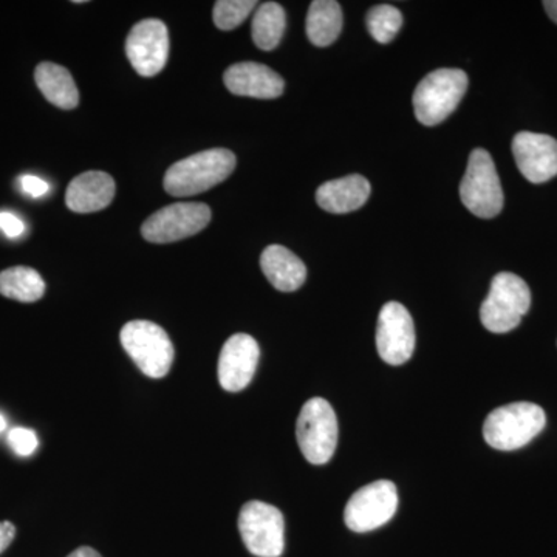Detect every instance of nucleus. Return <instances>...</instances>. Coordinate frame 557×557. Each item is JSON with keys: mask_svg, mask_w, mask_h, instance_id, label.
Segmentation results:
<instances>
[{"mask_svg": "<svg viewBox=\"0 0 557 557\" xmlns=\"http://www.w3.org/2000/svg\"><path fill=\"white\" fill-rule=\"evenodd\" d=\"M545 11H547L548 16L552 17L553 22L557 24V0H547L544 2Z\"/></svg>", "mask_w": 557, "mask_h": 557, "instance_id": "c756f323", "label": "nucleus"}, {"mask_svg": "<svg viewBox=\"0 0 557 557\" xmlns=\"http://www.w3.org/2000/svg\"><path fill=\"white\" fill-rule=\"evenodd\" d=\"M296 438L311 465L329 463L338 446V418L327 399L311 398L300 410Z\"/></svg>", "mask_w": 557, "mask_h": 557, "instance_id": "423d86ee", "label": "nucleus"}, {"mask_svg": "<svg viewBox=\"0 0 557 557\" xmlns=\"http://www.w3.org/2000/svg\"><path fill=\"white\" fill-rule=\"evenodd\" d=\"M0 231L5 234L9 239H20L25 233L24 220L14 215L13 212H0Z\"/></svg>", "mask_w": 557, "mask_h": 557, "instance_id": "a878e982", "label": "nucleus"}, {"mask_svg": "<svg viewBox=\"0 0 557 557\" xmlns=\"http://www.w3.org/2000/svg\"><path fill=\"white\" fill-rule=\"evenodd\" d=\"M460 199L472 214L493 219L504 208V189L493 157L485 149H474L469 156L467 174L461 180Z\"/></svg>", "mask_w": 557, "mask_h": 557, "instance_id": "0eeeda50", "label": "nucleus"}, {"mask_svg": "<svg viewBox=\"0 0 557 557\" xmlns=\"http://www.w3.org/2000/svg\"><path fill=\"white\" fill-rule=\"evenodd\" d=\"M121 346L146 376L164 379L174 362L170 335L150 321H131L121 329Z\"/></svg>", "mask_w": 557, "mask_h": 557, "instance_id": "39448f33", "label": "nucleus"}, {"mask_svg": "<svg viewBox=\"0 0 557 557\" xmlns=\"http://www.w3.org/2000/svg\"><path fill=\"white\" fill-rule=\"evenodd\" d=\"M239 531L245 547L258 557H281L285 549V520L282 512L265 502L245 504L239 515Z\"/></svg>", "mask_w": 557, "mask_h": 557, "instance_id": "6e6552de", "label": "nucleus"}, {"mask_svg": "<svg viewBox=\"0 0 557 557\" xmlns=\"http://www.w3.org/2000/svg\"><path fill=\"white\" fill-rule=\"evenodd\" d=\"M127 60L138 75H159L170 57V33L160 20L139 21L126 40Z\"/></svg>", "mask_w": 557, "mask_h": 557, "instance_id": "f8f14e48", "label": "nucleus"}, {"mask_svg": "<svg viewBox=\"0 0 557 557\" xmlns=\"http://www.w3.org/2000/svg\"><path fill=\"white\" fill-rule=\"evenodd\" d=\"M530 307L531 292L527 282L512 273H498L480 307V321L487 332L502 335L519 327Z\"/></svg>", "mask_w": 557, "mask_h": 557, "instance_id": "7ed1b4c3", "label": "nucleus"}, {"mask_svg": "<svg viewBox=\"0 0 557 557\" xmlns=\"http://www.w3.org/2000/svg\"><path fill=\"white\" fill-rule=\"evenodd\" d=\"M463 70L438 69L420 81L413 94L417 120L424 126H437L460 104L468 89Z\"/></svg>", "mask_w": 557, "mask_h": 557, "instance_id": "20e7f679", "label": "nucleus"}, {"mask_svg": "<svg viewBox=\"0 0 557 557\" xmlns=\"http://www.w3.org/2000/svg\"><path fill=\"white\" fill-rule=\"evenodd\" d=\"M226 89L237 97L274 100L284 94L285 81L274 70L258 62L231 65L223 75Z\"/></svg>", "mask_w": 557, "mask_h": 557, "instance_id": "2eb2a0df", "label": "nucleus"}, {"mask_svg": "<svg viewBox=\"0 0 557 557\" xmlns=\"http://www.w3.org/2000/svg\"><path fill=\"white\" fill-rule=\"evenodd\" d=\"M343 10L335 0H314L307 14V36L317 47H329L343 30Z\"/></svg>", "mask_w": 557, "mask_h": 557, "instance_id": "aec40b11", "label": "nucleus"}, {"mask_svg": "<svg viewBox=\"0 0 557 557\" xmlns=\"http://www.w3.org/2000/svg\"><path fill=\"white\" fill-rule=\"evenodd\" d=\"M36 86L51 104L64 110L79 104V91L67 69L53 62H42L36 67Z\"/></svg>", "mask_w": 557, "mask_h": 557, "instance_id": "6ab92c4d", "label": "nucleus"}, {"mask_svg": "<svg viewBox=\"0 0 557 557\" xmlns=\"http://www.w3.org/2000/svg\"><path fill=\"white\" fill-rule=\"evenodd\" d=\"M14 536H16V527L9 522V520L0 522V555L10 547L11 542L14 541Z\"/></svg>", "mask_w": 557, "mask_h": 557, "instance_id": "cd10ccee", "label": "nucleus"}, {"mask_svg": "<svg viewBox=\"0 0 557 557\" xmlns=\"http://www.w3.org/2000/svg\"><path fill=\"white\" fill-rule=\"evenodd\" d=\"M398 509V491L388 480L358 490L347 502L344 522L355 533H369L386 525Z\"/></svg>", "mask_w": 557, "mask_h": 557, "instance_id": "1a4fd4ad", "label": "nucleus"}, {"mask_svg": "<svg viewBox=\"0 0 557 557\" xmlns=\"http://www.w3.org/2000/svg\"><path fill=\"white\" fill-rule=\"evenodd\" d=\"M372 186L362 175H347L338 180H330L319 186L317 201L319 208L332 214H347L364 207L369 200Z\"/></svg>", "mask_w": 557, "mask_h": 557, "instance_id": "f3484780", "label": "nucleus"}, {"mask_svg": "<svg viewBox=\"0 0 557 557\" xmlns=\"http://www.w3.org/2000/svg\"><path fill=\"white\" fill-rule=\"evenodd\" d=\"M512 156L528 182L547 183L557 175V139L534 132H519L512 139Z\"/></svg>", "mask_w": 557, "mask_h": 557, "instance_id": "ddd939ff", "label": "nucleus"}, {"mask_svg": "<svg viewBox=\"0 0 557 557\" xmlns=\"http://www.w3.org/2000/svg\"><path fill=\"white\" fill-rule=\"evenodd\" d=\"M10 448L21 457H28L38 449V435L27 428L11 429L9 434Z\"/></svg>", "mask_w": 557, "mask_h": 557, "instance_id": "393cba45", "label": "nucleus"}, {"mask_svg": "<svg viewBox=\"0 0 557 557\" xmlns=\"http://www.w3.org/2000/svg\"><path fill=\"white\" fill-rule=\"evenodd\" d=\"M376 348L381 359L391 366H401L416 350V325L408 309L399 302H387L380 311L376 325Z\"/></svg>", "mask_w": 557, "mask_h": 557, "instance_id": "9b49d317", "label": "nucleus"}, {"mask_svg": "<svg viewBox=\"0 0 557 557\" xmlns=\"http://www.w3.org/2000/svg\"><path fill=\"white\" fill-rule=\"evenodd\" d=\"M285 11L276 2H265L256 10L255 20H252V40L256 47L263 51L276 49L284 36Z\"/></svg>", "mask_w": 557, "mask_h": 557, "instance_id": "4be33fe9", "label": "nucleus"}, {"mask_svg": "<svg viewBox=\"0 0 557 557\" xmlns=\"http://www.w3.org/2000/svg\"><path fill=\"white\" fill-rule=\"evenodd\" d=\"M368 28L370 36L380 44H388L398 35L403 25V14L397 7H373L368 13Z\"/></svg>", "mask_w": 557, "mask_h": 557, "instance_id": "5701e85b", "label": "nucleus"}, {"mask_svg": "<svg viewBox=\"0 0 557 557\" xmlns=\"http://www.w3.org/2000/svg\"><path fill=\"white\" fill-rule=\"evenodd\" d=\"M115 197V182L102 171H89L70 182L65 203L70 211L90 214L101 211Z\"/></svg>", "mask_w": 557, "mask_h": 557, "instance_id": "dca6fc26", "label": "nucleus"}, {"mask_svg": "<svg viewBox=\"0 0 557 557\" xmlns=\"http://www.w3.org/2000/svg\"><path fill=\"white\" fill-rule=\"evenodd\" d=\"M547 416L534 403H511L502 406L486 417L483 437L491 448L518 450L533 442L544 431Z\"/></svg>", "mask_w": 557, "mask_h": 557, "instance_id": "f03ea898", "label": "nucleus"}, {"mask_svg": "<svg viewBox=\"0 0 557 557\" xmlns=\"http://www.w3.org/2000/svg\"><path fill=\"white\" fill-rule=\"evenodd\" d=\"M20 186L22 193L33 197V199H39V197L49 194L50 185L46 180L36 177V175H22L20 178Z\"/></svg>", "mask_w": 557, "mask_h": 557, "instance_id": "bb28decb", "label": "nucleus"}, {"mask_svg": "<svg viewBox=\"0 0 557 557\" xmlns=\"http://www.w3.org/2000/svg\"><path fill=\"white\" fill-rule=\"evenodd\" d=\"M256 7V0H219L212 11L215 27L223 32L234 30L244 24Z\"/></svg>", "mask_w": 557, "mask_h": 557, "instance_id": "b1692460", "label": "nucleus"}, {"mask_svg": "<svg viewBox=\"0 0 557 557\" xmlns=\"http://www.w3.org/2000/svg\"><path fill=\"white\" fill-rule=\"evenodd\" d=\"M260 358L259 344L247 333L226 341L219 357V383L226 392H240L255 379Z\"/></svg>", "mask_w": 557, "mask_h": 557, "instance_id": "4468645a", "label": "nucleus"}, {"mask_svg": "<svg viewBox=\"0 0 557 557\" xmlns=\"http://www.w3.org/2000/svg\"><path fill=\"white\" fill-rule=\"evenodd\" d=\"M67 557H101V555L97 552V549L90 547H81L75 549V552L70 553Z\"/></svg>", "mask_w": 557, "mask_h": 557, "instance_id": "c85d7f7f", "label": "nucleus"}, {"mask_svg": "<svg viewBox=\"0 0 557 557\" xmlns=\"http://www.w3.org/2000/svg\"><path fill=\"white\" fill-rule=\"evenodd\" d=\"M211 222V209L205 203H174L150 215L141 226V234L150 244H172L188 239L203 231Z\"/></svg>", "mask_w": 557, "mask_h": 557, "instance_id": "9d476101", "label": "nucleus"}, {"mask_svg": "<svg viewBox=\"0 0 557 557\" xmlns=\"http://www.w3.org/2000/svg\"><path fill=\"white\" fill-rule=\"evenodd\" d=\"M46 293V282L38 271L28 267H13L0 273V295L20 302H36Z\"/></svg>", "mask_w": 557, "mask_h": 557, "instance_id": "412c9836", "label": "nucleus"}, {"mask_svg": "<svg viewBox=\"0 0 557 557\" xmlns=\"http://www.w3.org/2000/svg\"><path fill=\"white\" fill-rule=\"evenodd\" d=\"M260 267L270 284L278 292H296L307 278L306 263L282 245H270L263 249Z\"/></svg>", "mask_w": 557, "mask_h": 557, "instance_id": "a211bd4d", "label": "nucleus"}, {"mask_svg": "<svg viewBox=\"0 0 557 557\" xmlns=\"http://www.w3.org/2000/svg\"><path fill=\"white\" fill-rule=\"evenodd\" d=\"M236 156L228 149H209L172 164L164 175V190L172 197H190L225 182L236 170Z\"/></svg>", "mask_w": 557, "mask_h": 557, "instance_id": "f257e3e1", "label": "nucleus"}, {"mask_svg": "<svg viewBox=\"0 0 557 557\" xmlns=\"http://www.w3.org/2000/svg\"><path fill=\"white\" fill-rule=\"evenodd\" d=\"M7 429V420L3 418L2 413H0V432L5 431Z\"/></svg>", "mask_w": 557, "mask_h": 557, "instance_id": "7c9ffc66", "label": "nucleus"}]
</instances>
